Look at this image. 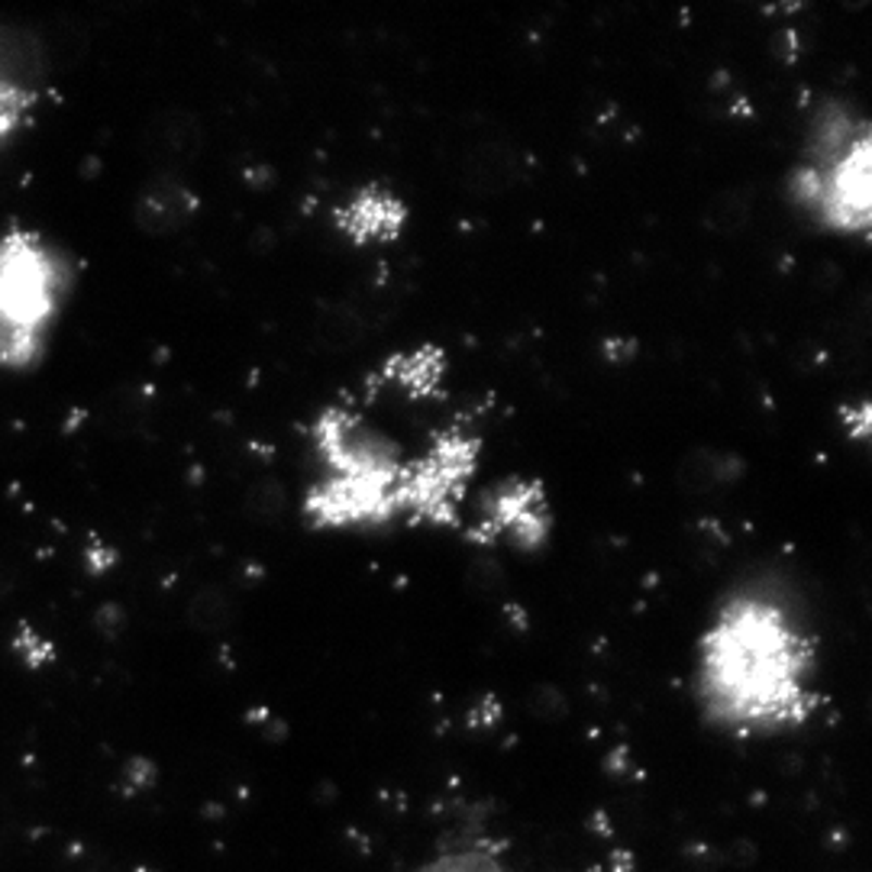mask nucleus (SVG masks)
Segmentation results:
<instances>
[{
    "mask_svg": "<svg viewBox=\"0 0 872 872\" xmlns=\"http://www.w3.org/2000/svg\"><path fill=\"white\" fill-rule=\"evenodd\" d=\"M314 453L324 466V482H340L353 489H369L394 501L401 476L397 446L366 427L346 407H327L314 424Z\"/></svg>",
    "mask_w": 872,
    "mask_h": 872,
    "instance_id": "4",
    "label": "nucleus"
},
{
    "mask_svg": "<svg viewBox=\"0 0 872 872\" xmlns=\"http://www.w3.org/2000/svg\"><path fill=\"white\" fill-rule=\"evenodd\" d=\"M549 530H553V514L543 482L507 479L482 498L479 520L469 530V540L482 546L507 543L523 553H540L549 543Z\"/></svg>",
    "mask_w": 872,
    "mask_h": 872,
    "instance_id": "6",
    "label": "nucleus"
},
{
    "mask_svg": "<svg viewBox=\"0 0 872 872\" xmlns=\"http://www.w3.org/2000/svg\"><path fill=\"white\" fill-rule=\"evenodd\" d=\"M78 265L49 233L0 227V375L46 366L75 298Z\"/></svg>",
    "mask_w": 872,
    "mask_h": 872,
    "instance_id": "2",
    "label": "nucleus"
},
{
    "mask_svg": "<svg viewBox=\"0 0 872 872\" xmlns=\"http://www.w3.org/2000/svg\"><path fill=\"white\" fill-rule=\"evenodd\" d=\"M366 337V317L353 314V311H337L327 324H324V343L333 350H350Z\"/></svg>",
    "mask_w": 872,
    "mask_h": 872,
    "instance_id": "15",
    "label": "nucleus"
},
{
    "mask_svg": "<svg viewBox=\"0 0 872 872\" xmlns=\"http://www.w3.org/2000/svg\"><path fill=\"white\" fill-rule=\"evenodd\" d=\"M407 220H410L407 204L391 188H381V185H366L353 191L333 211L337 233L356 250L397 243L401 233L407 230Z\"/></svg>",
    "mask_w": 872,
    "mask_h": 872,
    "instance_id": "8",
    "label": "nucleus"
},
{
    "mask_svg": "<svg viewBox=\"0 0 872 872\" xmlns=\"http://www.w3.org/2000/svg\"><path fill=\"white\" fill-rule=\"evenodd\" d=\"M792 201L834 233H870L872 132L847 104L827 101L808 136V159L788 178Z\"/></svg>",
    "mask_w": 872,
    "mask_h": 872,
    "instance_id": "3",
    "label": "nucleus"
},
{
    "mask_svg": "<svg viewBox=\"0 0 872 872\" xmlns=\"http://www.w3.org/2000/svg\"><path fill=\"white\" fill-rule=\"evenodd\" d=\"M841 424L847 427V433H850V440H870L872 433V407L870 401H863L860 407L854 404V407H844L841 410Z\"/></svg>",
    "mask_w": 872,
    "mask_h": 872,
    "instance_id": "17",
    "label": "nucleus"
},
{
    "mask_svg": "<svg viewBox=\"0 0 872 872\" xmlns=\"http://www.w3.org/2000/svg\"><path fill=\"white\" fill-rule=\"evenodd\" d=\"M479 466V443L463 433L440 437L417 463L404 466L394 485V510L430 527L459 520L469 479Z\"/></svg>",
    "mask_w": 872,
    "mask_h": 872,
    "instance_id": "5",
    "label": "nucleus"
},
{
    "mask_svg": "<svg viewBox=\"0 0 872 872\" xmlns=\"http://www.w3.org/2000/svg\"><path fill=\"white\" fill-rule=\"evenodd\" d=\"M749 224H753V198L741 188L715 194L705 207V227L721 240H734L747 233Z\"/></svg>",
    "mask_w": 872,
    "mask_h": 872,
    "instance_id": "12",
    "label": "nucleus"
},
{
    "mask_svg": "<svg viewBox=\"0 0 872 872\" xmlns=\"http://www.w3.org/2000/svg\"><path fill=\"white\" fill-rule=\"evenodd\" d=\"M407 872H514L510 863L495 854L492 847L482 844H466V847H453V850H440L437 857L417 863Z\"/></svg>",
    "mask_w": 872,
    "mask_h": 872,
    "instance_id": "13",
    "label": "nucleus"
},
{
    "mask_svg": "<svg viewBox=\"0 0 872 872\" xmlns=\"http://www.w3.org/2000/svg\"><path fill=\"white\" fill-rule=\"evenodd\" d=\"M523 172V152L517 142L504 132H489L469 146V155L463 162V185L476 198L504 194L520 181Z\"/></svg>",
    "mask_w": 872,
    "mask_h": 872,
    "instance_id": "9",
    "label": "nucleus"
},
{
    "mask_svg": "<svg viewBox=\"0 0 872 872\" xmlns=\"http://www.w3.org/2000/svg\"><path fill=\"white\" fill-rule=\"evenodd\" d=\"M469 579H472L476 589H485V592L498 589L501 579H504V569H501V563L495 559V553H482V556H476L472 566H469Z\"/></svg>",
    "mask_w": 872,
    "mask_h": 872,
    "instance_id": "16",
    "label": "nucleus"
},
{
    "mask_svg": "<svg viewBox=\"0 0 872 872\" xmlns=\"http://www.w3.org/2000/svg\"><path fill=\"white\" fill-rule=\"evenodd\" d=\"M747 466L737 453L728 450H692L675 466V485L685 495H715L721 489H731L744 479Z\"/></svg>",
    "mask_w": 872,
    "mask_h": 872,
    "instance_id": "10",
    "label": "nucleus"
},
{
    "mask_svg": "<svg viewBox=\"0 0 872 872\" xmlns=\"http://www.w3.org/2000/svg\"><path fill=\"white\" fill-rule=\"evenodd\" d=\"M443 372H446V356L437 346H420L414 353L391 356L381 369V381L407 394L410 401L437 397L443 388Z\"/></svg>",
    "mask_w": 872,
    "mask_h": 872,
    "instance_id": "11",
    "label": "nucleus"
},
{
    "mask_svg": "<svg viewBox=\"0 0 872 872\" xmlns=\"http://www.w3.org/2000/svg\"><path fill=\"white\" fill-rule=\"evenodd\" d=\"M814 640L766 592L731 595L698 643L702 721L734 741L801 731L814 715Z\"/></svg>",
    "mask_w": 872,
    "mask_h": 872,
    "instance_id": "1",
    "label": "nucleus"
},
{
    "mask_svg": "<svg viewBox=\"0 0 872 872\" xmlns=\"http://www.w3.org/2000/svg\"><path fill=\"white\" fill-rule=\"evenodd\" d=\"M42 104V62L23 29L0 23V152L33 124Z\"/></svg>",
    "mask_w": 872,
    "mask_h": 872,
    "instance_id": "7",
    "label": "nucleus"
},
{
    "mask_svg": "<svg viewBox=\"0 0 872 872\" xmlns=\"http://www.w3.org/2000/svg\"><path fill=\"white\" fill-rule=\"evenodd\" d=\"M191 217V198L181 188H162L146 204V224L152 230H172L181 227Z\"/></svg>",
    "mask_w": 872,
    "mask_h": 872,
    "instance_id": "14",
    "label": "nucleus"
}]
</instances>
